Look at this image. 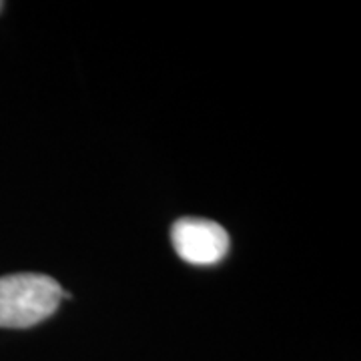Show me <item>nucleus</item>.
<instances>
[{"instance_id":"7ed1b4c3","label":"nucleus","mask_w":361,"mask_h":361,"mask_svg":"<svg viewBox=\"0 0 361 361\" xmlns=\"http://www.w3.org/2000/svg\"><path fill=\"white\" fill-rule=\"evenodd\" d=\"M2 8H4V2H0V13H2Z\"/></svg>"},{"instance_id":"f257e3e1","label":"nucleus","mask_w":361,"mask_h":361,"mask_svg":"<svg viewBox=\"0 0 361 361\" xmlns=\"http://www.w3.org/2000/svg\"><path fill=\"white\" fill-rule=\"evenodd\" d=\"M61 301L63 289L49 275L16 273L0 277V327H32L49 319Z\"/></svg>"},{"instance_id":"f03ea898","label":"nucleus","mask_w":361,"mask_h":361,"mask_svg":"<svg viewBox=\"0 0 361 361\" xmlns=\"http://www.w3.org/2000/svg\"><path fill=\"white\" fill-rule=\"evenodd\" d=\"M171 241L175 253L191 265H217L229 253V235L219 223L183 217L173 223Z\"/></svg>"}]
</instances>
